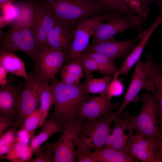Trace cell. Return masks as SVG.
<instances>
[{"label": "cell", "mask_w": 162, "mask_h": 162, "mask_svg": "<svg viewBox=\"0 0 162 162\" xmlns=\"http://www.w3.org/2000/svg\"><path fill=\"white\" fill-rule=\"evenodd\" d=\"M17 136L18 139L22 142L27 144L31 137L28 133L24 129L20 128L18 131Z\"/></svg>", "instance_id": "ab89813d"}, {"label": "cell", "mask_w": 162, "mask_h": 162, "mask_svg": "<svg viewBox=\"0 0 162 162\" xmlns=\"http://www.w3.org/2000/svg\"><path fill=\"white\" fill-rule=\"evenodd\" d=\"M16 122L6 117H0V135L12 127L14 126Z\"/></svg>", "instance_id": "e575fe53"}, {"label": "cell", "mask_w": 162, "mask_h": 162, "mask_svg": "<svg viewBox=\"0 0 162 162\" xmlns=\"http://www.w3.org/2000/svg\"><path fill=\"white\" fill-rule=\"evenodd\" d=\"M61 80L62 82L69 85H76L79 84L80 80L76 77L61 71Z\"/></svg>", "instance_id": "8d00e7d4"}, {"label": "cell", "mask_w": 162, "mask_h": 162, "mask_svg": "<svg viewBox=\"0 0 162 162\" xmlns=\"http://www.w3.org/2000/svg\"><path fill=\"white\" fill-rule=\"evenodd\" d=\"M118 70L113 75L114 78L110 81L107 88L110 98L121 95L123 92L124 86L122 82L118 79Z\"/></svg>", "instance_id": "1f68e13d"}, {"label": "cell", "mask_w": 162, "mask_h": 162, "mask_svg": "<svg viewBox=\"0 0 162 162\" xmlns=\"http://www.w3.org/2000/svg\"><path fill=\"white\" fill-rule=\"evenodd\" d=\"M53 152L50 148H46L40 155L34 159H32L29 162H54V156Z\"/></svg>", "instance_id": "836d02e7"}, {"label": "cell", "mask_w": 162, "mask_h": 162, "mask_svg": "<svg viewBox=\"0 0 162 162\" xmlns=\"http://www.w3.org/2000/svg\"><path fill=\"white\" fill-rule=\"evenodd\" d=\"M96 0L108 12H116L130 16L139 15L135 9L124 3L121 0Z\"/></svg>", "instance_id": "cb8c5ba5"}, {"label": "cell", "mask_w": 162, "mask_h": 162, "mask_svg": "<svg viewBox=\"0 0 162 162\" xmlns=\"http://www.w3.org/2000/svg\"><path fill=\"white\" fill-rule=\"evenodd\" d=\"M53 93L54 107L49 114L50 118L60 123L64 129L78 117L83 104L91 99L84 83L69 85L55 77L50 80Z\"/></svg>", "instance_id": "6da1fadb"}, {"label": "cell", "mask_w": 162, "mask_h": 162, "mask_svg": "<svg viewBox=\"0 0 162 162\" xmlns=\"http://www.w3.org/2000/svg\"><path fill=\"white\" fill-rule=\"evenodd\" d=\"M41 118L39 107H37L25 119L20 128L26 130L31 138L34 136L36 129L40 122Z\"/></svg>", "instance_id": "f1b7e54d"}, {"label": "cell", "mask_w": 162, "mask_h": 162, "mask_svg": "<svg viewBox=\"0 0 162 162\" xmlns=\"http://www.w3.org/2000/svg\"><path fill=\"white\" fill-rule=\"evenodd\" d=\"M45 80L40 79L33 73H27L24 86L16 103V128H20L26 118L39 105Z\"/></svg>", "instance_id": "8992f818"}, {"label": "cell", "mask_w": 162, "mask_h": 162, "mask_svg": "<svg viewBox=\"0 0 162 162\" xmlns=\"http://www.w3.org/2000/svg\"><path fill=\"white\" fill-rule=\"evenodd\" d=\"M79 60L83 67L86 80L92 77V73L95 71L102 74V71L96 62L88 53H83Z\"/></svg>", "instance_id": "f546056e"}, {"label": "cell", "mask_w": 162, "mask_h": 162, "mask_svg": "<svg viewBox=\"0 0 162 162\" xmlns=\"http://www.w3.org/2000/svg\"><path fill=\"white\" fill-rule=\"evenodd\" d=\"M113 112L82 123L77 144V151L88 153L104 147L106 139L112 132L110 126Z\"/></svg>", "instance_id": "5b68a950"}, {"label": "cell", "mask_w": 162, "mask_h": 162, "mask_svg": "<svg viewBox=\"0 0 162 162\" xmlns=\"http://www.w3.org/2000/svg\"><path fill=\"white\" fill-rule=\"evenodd\" d=\"M0 67L16 76L27 79L25 63L14 53L1 52Z\"/></svg>", "instance_id": "ffe728a7"}, {"label": "cell", "mask_w": 162, "mask_h": 162, "mask_svg": "<svg viewBox=\"0 0 162 162\" xmlns=\"http://www.w3.org/2000/svg\"><path fill=\"white\" fill-rule=\"evenodd\" d=\"M154 31V29L152 27H150L148 29L146 30L141 41L124 60L121 67L118 69L119 75H126L140 58L144 49Z\"/></svg>", "instance_id": "44dd1931"}, {"label": "cell", "mask_w": 162, "mask_h": 162, "mask_svg": "<svg viewBox=\"0 0 162 162\" xmlns=\"http://www.w3.org/2000/svg\"><path fill=\"white\" fill-rule=\"evenodd\" d=\"M16 0H0V8L8 4H14Z\"/></svg>", "instance_id": "b9f144b4"}, {"label": "cell", "mask_w": 162, "mask_h": 162, "mask_svg": "<svg viewBox=\"0 0 162 162\" xmlns=\"http://www.w3.org/2000/svg\"><path fill=\"white\" fill-rule=\"evenodd\" d=\"M76 154L77 162H95L94 159L87 154L79 152L76 150Z\"/></svg>", "instance_id": "f35d334b"}, {"label": "cell", "mask_w": 162, "mask_h": 162, "mask_svg": "<svg viewBox=\"0 0 162 162\" xmlns=\"http://www.w3.org/2000/svg\"><path fill=\"white\" fill-rule=\"evenodd\" d=\"M148 93L142 95L143 106L139 113L133 116L128 112L115 119L114 123L135 130L136 133L158 144L162 132L157 120L158 98L155 87Z\"/></svg>", "instance_id": "7a4b0ae2"}, {"label": "cell", "mask_w": 162, "mask_h": 162, "mask_svg": "<svg viewBox=\"0 0 162 162\" xmlns=\"http://www.w3.org/2000/svg\"><path fill=\"white\" fill-rule=\"evenodd\" d=\"M128 130L130 135L128 155L143 162H157L156 154L158 144L137 133L134 135L132 129Z\"/></svg>", "instance_id": "2e32d148"}, {"label": "cell", "mask_w": 162, "mask_h": 162, "mask_svg": "<svg viewBox=\"0 0 162 162\" xmlns=\"http://www.w3.org/2000/svg\"><path fill=\"white\" fill-rule=\"evenodd\" d=\"M82 66L79 60L69 62L63 66L61 71L81 79L83 74Z\"/></svg>", "instance_id": "d6a6232c"}, {"label": "cell", "mask_w": 162, "mask_h": 162, "mask_svg": "<svg viewBox=\"0 0 162 162\" xmlns=\"http://www.w3.org/2000/svg\"><path fill=\"white\" fill-rule=\"evenodd\" d=\"M108 93L107 89L97 97H92L81 107L78 117L84 120L88 119H96L101 116L110 114L118 108V103L113 104Z\"/></svg>", "instance_id": "9a60e30c"}, {"label": "cell", "mask_w": 162, "mask_h": 162, "mask_svg": "<svg viewBox=\"0 0 162 162\" xmlns=\"http://www.w3.org/2000/svg\"><path fill=\"white\" fill-rule=\"evenodd\" d=\"M42 129L37 136H34L31 139L30 147L33 153L38 157L42 153L43 149L41 145L50 136L57 133H62L64 128L60 123L51 119H46L42 126Z\"/></svg>", "instance_id": "ac0fdd59"}, {"label": "cell", "mask_w": 162, "mask_h": 162, "mask_svg": "<svg viewBox=\"0 0 162 162\" xmlns=\"http://www.w3.org/2000/svg\"><path fill=\"white\" fill-rule=\"evenodd\" d=\"M154 87L146 73L145 63H144L140 58L136 63L123 101L118 110L113 114L114 119L123 113L125 108L130 102H136L138 101V94L142 88H145L151 91Z\"/></svg>", "instance_id": "4fadbf2b"}, {"label": "cell", "mask_w": 162, "mask_h": 162, "mask_svg": "<svg viewBox=\"0 0 162 162\" xmlns=\"http://www.w3.org/2000/svg\"><path fill=\"white\" fill-rule=\"evenodd\" d=\"M113 76H107L101 78L92 77L86 80L84 84L88 93H101L108 88L109 84Z\"/></svg>", "instance_id": "484cf974"}, {"label": "cell", "mask_w": 162, "mask_h": 162, "mask_svg": "<svg viewBox=\"0 0 162 162\" xmlns=\"http://www.w3.org/2000/svg\"><path fill=\"white\" fill-rule=\"evenodd\" d=\"M95 162H134V159L122 151L104 147L86 153Z\"/></svg>", "instance_id": "d6986e66"}, {"label": "cell", "mask_w": 162, "mask_h": 162, "mask_svg": "<svg viewBox=\"0 0 162 162\" xmlns=\"http://www.w3.org/2000/svg\"><path fill=\"white\" fill-rule=\"evenodd\" d=\"M88 53L98 64L102 71V74L113 75L118 70L114 60L105 55L97 52Z\"/></svg>", "instance_id": "4316f807"}, {"label": "cell", "mask_w": 162, "mask_h": 162, "mask_svg": "<svg viewBox=\"0 0 162 162\" xmlns=\"http://www.w3.org/2000/svg\"><path fill=\"white\" fill-rule=\"evenodd\" d=\"M33 151L27 144L17 139L9 152L1 159H6L12 162H29L32 159Z\"/></svg>", "instance_id": "7402d4cb"}, {"label": "cell", "mask_w": 162, "mask_h": 162, "mask_svg": "<svg viewBox=\"0 0 162 162\" xmlns=\"http://www.w3.org/2000/svg\"><path fill=\"white\" fill-rule=\"evenodd\" d=\"M0 53L22 51L34 62L40 52L31 26L15 22L9 25L8 31L1 38Z\"/></svg>", "instance_id": "277c9868"}, {"label": "cell", "mask_w": 162, "mask_h": 162, "mask_svg": "<svg viewBox=\"0 0 162 162\" xmlns=\"http://www.w3.org/2000/svg\"><path fill=\"white\" fill-rule=\"evenodd\" d=\"M124 3L135 9L143 21V15L141 0H121Z\"/></svg>", "instance_id": "d590c367"}, {"label": "cell", "mask_w": 162, "mask_h": 162, "mask_svg": "<svg viewBox=\"0 0 162 162\" xmlns=\"http://www.w3.org/2000/svg\"><path fill=\"white\" fill-rule=\"evenodd\" d=\"M152 81L156 89L158 98V123L162 132V72H158L152 77Z\"/></svg>", "instance_id": "4dcf8cb0"}, {"label": "cell", "mask_w": 162, "mask_h": 162, "mask_svg": "<svg viewBox=\"0 0 162 162\" xmlns=\"http://www.w3.org/2000/svg\"><path fill=\"white\" fill-rule=\"evenodd\" d=\"M142 10L144 20L146 19L148 14L150 12L149 5L150 4L154 1H157L158 4L162 2V0H141Z\"/></svg>", "instance_id": "74e56055"}, {"label": "cell", "mask_w": 162, "mask_h": 162, "mask_svg": "<svg viewBox=\"0 0 162 162\" xmlns=\"http://www.w3.org/2000/svg\"><path fill=\"white\" fill-rule=\"evenodd\" d=\"M24 83L19 81L17 86L10 82L0 86V115L10 118L16 122L17 114L16 105L17 97L24 86Z\"/></svg>", "instance_id": "e0dca14e"}, {"label": "cell", "mask_w": 162, "mask_h": 162, "mask_svg": "<svg viewBox=\"0 0 162 162\" xmlns=\"http://www.w3.org/2000/svg\"><path fill=\"white\" fill-rule=\"evenodd\" d=\"M146 30L142 31L136 37L130 40L119 41L114 37L108 40L89 44L83 53L97 52L113 60L120 58H122L124 60L136 46V43L141 39Z\"/></svg>", "instance_id": "7c38bea8"}, {"label": "cell", "mask_w": 162, "mask_h": 162, "mask_svg": "<svg viewBox=\"0 0 162 162\" xmlns=\"http://www.w3.org/2000/svg\"><path fill=\"white\" fill-rule=\"evenodd\" d=\"M67 56L62 51L46 46L34 62L33 74L40 80L50 81L62 68Z\"/></svg>", "instance_id": "8fae6325"}, {"label": "cell", "mask_w": 162, "mask_h": 162, "mask_svg": "<svg viewBox=\"0 0 162 162\" xmlns=\"http://www.w3.org/2000/svg\"><path fill=\"white\" fill-rule=\"evenodd\" d=\"M75 24L66 23L56 20L55 23L48 34V46L68 55L72 45Z\"/></svg>", "instance_id": "5bb4252c"}, {"label": "cell", "mask_w": 162, "mask_h": 162, "mask_svg": "<svg viewBox=\"0 0 162 162\" xmlns=\"http://www.w3.org/2000/svg\"><path fill=\"white\" fill-rule=\"evenodd\" d=\"M31 27L40 51L48 46L47 35L54 26L56 19L53 11L46 0H33Z\"/></svg>", "instance_id": "30bf717a"}, {"label": "cell", "mask_w": 162, "mask_h": 162, "mask_svg": "<svg viewBox=\"0 0 162 162\" xmlns=\"http://www.w3.org/2000/svg\"><path fill=\"white\" fill-rule=\"evenodd\" d=\"M51 7L57 20L75 24L87 17L102 16L108 12L96 0H46Z\"/></svg>", "instance_id": "3957f363"}, {"label": "cell", "mask_w": 162, "mask_h": 162, "mask_svg": "<svg viewBox=\"0 0 162 162\" xmlns=\"http://www.w3.org/2000/svg\"><path fill=\"white\" fill-rule=\"evenodd\" d=\"M117 13L109 12L102 16L85 17L78 20L75 23L72 47L64 63L79 60L89 45L90 38L98 25L107 20Z\"/></svg>", "instance_id": "52a82bcc"}, {"label": "cell", "mask_w": 162, "mask_h": 162, "mask_svg": "<svg viewBox=\"0 0 162 162\" xmlns=\"http://www.w3.org/2000/svg\"><path fill=\"white\" fill-rule=\"evenodd\" d=\"M156 156L157 162H162V133L158 144Z\"/></svg>", "instance_id": "60d3db41"}, {"label": "cell", "mask_w": 162, "mask_h": 162, "mask_svg": "<svg viewBox=\"0 0 162 162\" xmlns=\"http://www.w3.org/2000/svg\"><path fill=\"white\" fill-rule=\"evenodd\" d=\"M49 82L45 80L41 95L39 108L41 118L39 128L42 127L51 106L54 103L53 93L49 85Z\"/></svg>", "instance_id": "603a6c76"}, {"label": "cell", "mask_w": 162, "mask_h": 162, "mask_svg": "<svg viewBox=\"0 0 162 162\" xmlns=\"http://www.w3.org/2000/svg\"><path fill=\"white\" fill-rule=\"evenodd\" d=\"M17 128L14 126L0 135V156L7 154L17 139Z\"/></svg>", "instance_id": "83f0119b"}, {"label": "cell", "mask_w": 162, "mask_h": 162, "mask_svg": "<svg viewBox=\"0 0 162 162\" xmlns=\"http://www.w3.org/2000/svg\"><path fill=\"white\" fill-rule=\"evenodd\" d=\"M107 20L97 27L92 37L93 44L110 39L128 29L141 30L143 21L139 15L130 16L118 13Z\"/></svg>", "instance_id": "9c48e42d"}, {"label": "cell", "mask_w": 162, "mask_h": 162, "mask_svg": "<svg viewBox=\"0 0 162 162\" xmlns=\"http://www.w3.org/2000/svg\"><path fill=\"white\" fill-rule=\"evenodd\" d=\"M84 121L80 117L66 128L58 140L46 143L43 149L50 148L54 154V162H73L76 158L75 148L77 145L81 125Z\"/></svg>", "instance_id": "ba28073f"}, {"label": "cell", "mask_w": 162, "mask_h": 162, "mask_svg": "<svg viewBox=\"0 0 162 162\" xmlns=\"http://www.w3.org/2000/svg\"><path fill=\"white\" fill-rule=\"evenodd\" d=\"M112 136L113 144L112 148L122 151L128 155V143L130 136L129 134L126 135L124 131L126 129L125 126L115 123L112 128Z\"/></svg>", "instance_id": "d4e9b609"}]
</instances>
